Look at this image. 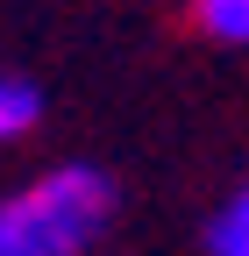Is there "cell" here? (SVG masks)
<instances>
[{"label": "cell", "instance_id": "6da1fadb", "mask_svg": "<svg viewBox=\"0 0 249 256\" xmlns=\"http://www.w3.org/2000/svg\"><path fill=\"white\" fill-rule=\"evenodd\" d=\"M114 178L100 164H50L0 200V256H86L114 220Z\"/></svg>", "mask_w": 249, "mask_h": 256}, {"label": "cell", "instance_id": "7a4b0ae2", "mask_svg": "<svg viewBox=\"0 0 249 256\" xmlns=\"http://www.w3.org/2000/svg\"><path fill=\"white\" fill-rule=\"evenodd\" d=\"M36 121H43V92L28 86V78H8V72H0V150L22 142Z\"/></svg>", "mask_w": 249, "mask_h": 256}, {"label": "cell", "instance_id": "3957f363", "mask_svg": "<svg viewBox=\"0 0 249 256\" xmlns=\"http://www.w3.org/2000/svg\"><path fill=\"white\" fill-rule=\"evenodd\" d=\"M192 28H200L206 43L249 50V0H200V8H192Z\"/></svg>", "mask_w": 249, "mask_h": 256}, {"label": "cell", "instance_id": "277c9868", "mask_svg": "<svg viewBox=\"0 0 249 256\" xmlns=\"http://www.w3.org/2000/svg\"><path fill=\"white\" fill-rule=\"evenodd\" d=\"M206 256H249V185L235 192V200L214 206V220H206Z\"/></svg>", "mask_w": 249, "mask_h": 256}]
</instances>
